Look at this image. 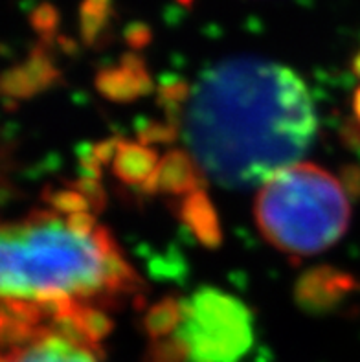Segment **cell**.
<instances>
[{"instance_id":"obj_1","label":"cell","mask_w":360,"mask_h":362,"mask_svg":"<svg viewBox=\"0 0 360 362\" xmlns=\"http://www.w3.org/2000/svg\"><path fill=\"white\" fill-rule=\"evenodd\" d=\"M318 118L303 79L255 57L214 64L190 90L182 138L197 168L224 188L263 186L303 158Z\"/></svg>"},{"instance_id":"obj_2","label":"cell","mask_w":360,"mask_h":362,"mask_svg":"<svg viewBox=\"0 0 360 362\" xmlns=\"http://www.w3.org/2000/svg\"><path fill=\"white\" fill-rule=\"evenodd\" d=\"M137 285L115 239L85 211H33L2 228V320L85 324Z\"/></svg>"},{"instance_id":"obj_3","label":"cell","mask_w":360,"mask_h":362,"mask_svg":"<svg viewBox=\"0 0 360 362\" xmlns=\"http://www.w3.org/2000/svg\"><path fill=\"white\" fill-rule=\"evenodd\" d=\"M254 217L261 235L279 252L315 256L344 238L352 206L327 170L298 162L260 186Z\"/></svg>"},{"instance_id":"obj_4","label":"cell","mask_w":360,"mask_h":362,"mask_svg":"<svg viewBox=\"0 0 360 362\" xmlns=\"http://www.w3.org/2000/svg\"><path fill=\"white\" fill-rule=\"evenodd\" d=\"M252 344V315L232 294L204 287L178 305L173 348L186 362H239Z\"/></svg>"},{"instance_id":"obj_5","label":"cell","mask_w":360,"mask_h":362,"mask_svg":"<svg viewBox=\"0 0 360 362\" xmlns=\"http://www.w3.org/2000/svg\"><path fill=\"white\" fill-rule=\"evenodd\" d=\"M2 335V362H101L96 340L72 320H4Z\"/></svg>"},{"instance_id":"obj_6","label":"cell","mask_w":360,"mask_h":362,"mask_svg":"<svg viewBox=\"0 0 360 362\" xmlns=\"http://www.w3.org/2000/svg\"><path fill=\"white\" fill-rule=\"evenodd\" d=\"M355 112H356V116H359V119H360V88H359V92H356V96H355Z\"/></svg>"},{"instance_id":"obj_7","label":"cell","mask_w":360,"mask_h":362,"mask_svg":"<svg viewBox=\"0 0 360 362\" xmlns=\"http://www.w3.org/2000/svg\"><path fill=\"white\" fill-rule=\"evenodd\" d=\"M356 70H359V74H360V55L356 57Z\"/></svg>"}]
</instances>
